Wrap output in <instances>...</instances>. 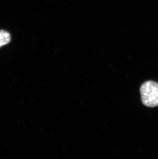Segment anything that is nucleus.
Here are the masks:
<instances>
[{"label": "nucleus", "instance_id": "obj_2", "mask_svg": "<svg viewBox=\"0 0 158 159\" xmlns=\"http://www.w3.org/2000/svg\"><path fill=\"white\" fill-rule=\"evenodd\" d=\"M11 41V34L6 30H0V47L7 44Z\"/></svg>", "mask_w": 158, "mask_h": 159}, {"label": "nucleus", "instance_id": "obj_1", "mask_svg": "<svg viewBox=\"0 0 158 159\" xmlns=\"http://www.w3.org/2000/svg\"><path fill=\"white\" fill-rule=\"evenodd\" d=\"M140 93L143 104L148 107L158 106V83L147 81L141 86Z\"/></svg>", "mask_w": 158, "mask_h": 159}]
</instances>
